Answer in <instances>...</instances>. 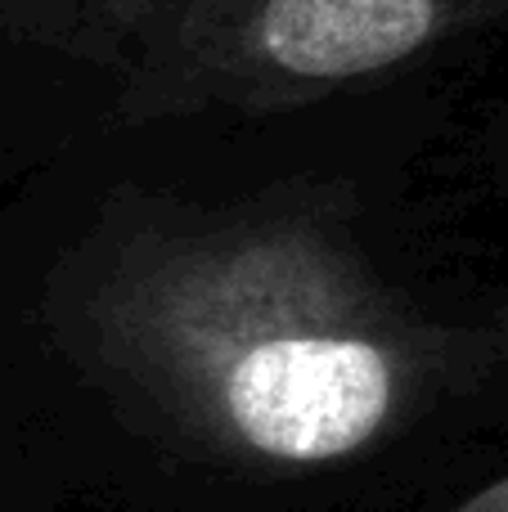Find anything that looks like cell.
I'll return each mask as SVG.
<instances>
[{
  "mask_svg": "<svg viewBox=\"0 0 508 512\" xmlns=\"http://www.w3.org/2000/svg\"><path fill=\"white\" fill-rule=\"evenodd\" d=\"M508 0H0V167L90 135L459 99Z\"/></svg>",
  "mask_w": 508,
  "mask_h": 512,
  "instance_id": "2",
  "label": "cell"
},
{
  "mask_svg": "<svg viewBox=\"0 0 508 512\" xmlns=\"http://www.w3.org/2000/svg\"><path fill=\"white\" fill-rule=\"evenodd\" d=\"M482 167L495 171V180H500V185L508 189V126L482 140Z\"/></svg>",
  "mask_w": 508,
  "mask_h": 512,
  "instance_id": "4",
  "label": "cell"
},
{
  "mask_svg": "<svg viewBox=\"0 0 508 512\" xmlns=\"http://www.w3.org/2000/svg\"><path fill=\"white\" fill-rule=\"evenodd\" d=\"M455 99L198 117L0 167V495L432 512L508 468V279Z\"/></svg>",
  "mask_w": 508,
  "mask_h": 512,
  "instance_id": "1",
  "label": "cell"
},
{
  "mask_svg": "<svg viewBox=\"0 0 508 512\" xmlns=\"http://www.w3.org/2000/svg\"><path fill=\"white\" fill-rule=\"evenodd\" d=\"M0 512H27V508H23V504H14L9 495H0Z\"/></svg>",
  "mask_w": 508,
  "mask_h": 512,
  "instance_id": "5",
  "label": "cell"
},
{
  "mask_svg": "<svg viewBox=\"0 0 508 512\" xmlns=\"http://www.w3.org/2000/svg\"><path fill=\"white\" fill-rule=\"evenodd\" d=\"M432 512H508V468L500 477L482 481L477 490H468V495L450 499L446 508H432Z\"/></svg>",
  "mask_w": 508,
  "mask_h": 512,
  "instance_id": "3",
  "label": "cell"
}]
</instances>
